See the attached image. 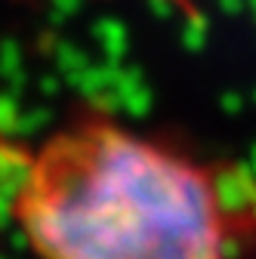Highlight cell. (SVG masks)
<instances>
[{"label": "cell", "mask_w": 256, "mask_h": 259, "mask_svg": "<svg viewBox=\"0 0 256 259\" xmlns=\"http://www.w3.org/2000/svg\"><path fill=\"white\" fill-rule=\"evenodd\" d=\"M13 219L40 259H250L256 179L83 114L31 154Z\"/></svg>", "instance_id": "6da1fadb"}]
</instances>
